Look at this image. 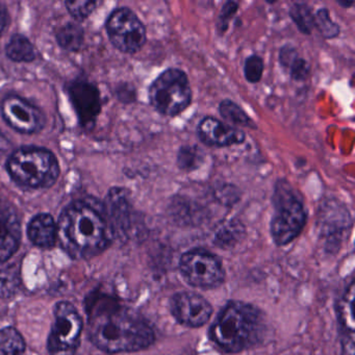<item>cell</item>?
I'll list each match as a JSON object with an SVG mask.
<instances>
[{"mask_svg":"<svg viewBox=\"0 0 355 355\" xmlns=\"http://www.w3.org/2000/svg\"><path fill=\"white\" fill-rule=\"evenodd\" d=\"M107 31L112 44L122 53H138L146 42L144 24L128 8L116 9L110 15Z\"/></svg>","mask_w":355,"mask_h":355,"instance_id":"obj_9","label":"cell"},{"mask_svg":"<svg viewBox=\"0 0 355 355\" xmlns=\"http://www.w3.org/2000/svg\"><path fill=\"white\" fill-rule=\"evenodd\" d=\"M114 238L105 207L96 199L73 201L60 216L58 239L64 251L73 259L101 254Z\"/></svg>","mask_w":355,"mask_h":355,"instance_id":"obj_2","label":"cell"},{"mask_svg":"<svg viewBox=\"0 0 355 355\" xmlns=\"http://www.w3.org/2000/svg\"><path fill=\"white\" fill-rule=\"evenodd\" d=\"M57 40L62 49L68 51H78L84 45L85 33L82 26L69 22L60 28Z\"/></svg>","mask_w":355,"mask_h":355,"instance_id":"obj_18","label":"cell"},{"mask_svg":"<svg viewBox=\"0 0 355 355\" xmlns=\"http://www.w3.org/2000/svg\"><path fill=\"white\" fill-rule=\"evenodd\" d=\"M343 355H355L354 334L345 332L342 336Z\"/></svg>","mask_w":355,"mask_h":355,"instance_id":"obj_31","label":"cell"},{"mask_svg":"<svg viewBox=\"0 0 355 355\" xmlns=\"http://www.w3.org/2000/svg\"><path fill=\"white\" fill-rule=\"evenodd\" d=\"M26 345L21 334L13 327L0 331V355H24Z\"/></svg>","mask_w":355,"mask_h":355,"instance_id":"obj_20","label":"cell"},{"mask_svg":"<svg viewBox=\"0 0 355 355\" xmlns=\"http://www.w3.org/2000/svg\"><path fill=\"white\" fill-rule=\"evenodd\" d=\"M274 211L271 236L278 246L290 244L302 232L307 214L302 200L288 184H278L274 194Z\"/></svg>","mask_w":355,"mask_h":355,"instance_id":"obj_5","label":"cell"},{"mask_svg":"<svg viewBox=\"0 0 355 355\" xmlns=\"http://www.w3.org/2000/svg\"><path fill=\"white\" fill-rule=\"evenodd\" d=\"M20 288V277L17 270L0 268V297L10 298L17 294Z\"/></svg>","mask_w":355,"mask_h":355,"instance_id":"obj_24","label":"cell"},{"mask_svg":"<svg viewBox=\"0 0 355 355\" xmlns=\"http://www.w3.org/2000/svg\"><path fill=\"white\" fill-rule=\"evenodd\" d=\"M199 139L207 146L227 147L244 142L242 130L214 117H205L198 125Z\"/></svg>","mask_w":355,"mask_h":355,"instance_id":"obj_14","label":"cell"},{"mask_svg":"<svg viewBox=\"0 0 355 355\" xmlns=\"http://www.w3.org/2000/svg\"><path fill=\"white\" fill-rule=\"evenodd\" d=\"M10 142L1 132H0V159L9 150Z\"/></svg>","mask_w":355,"mask_h":355,"instance_id":"obj_33","label":"cell"},{"mask_svg":"<svg viewBox=\"0 0 355 355\" xmlns=\"http://www.w3.org/2000/svg\"><path fill=\"white\" fill-rule=\"evenodd\" d=\"M198 148L184 147L178 153V165L182 169L191 170L198 164Z\"/></svg>","mask_w":355,"mask_h":355,"instance_id":"obj_28","label":"cell"},{"mask_svg":"<svg viewBox=\"0 0 355 355\" xmlns=\"http://www.w3.org/2000/svg\"><path fill=\"white\" fill-rule=\"evenodd\" d=\"M70 15L78 21L87 19L96 9L95 1H67L65 3Z\"/></svg>","mask_w":355,"mask_h":355,"instance_id":"obj_26","label":"cell"},{"mask_svg":"<svg viewBox=\"0 0 355 355\" xmlns=\"http://www.w3.org/2000/svg\"><path fill=\"white\" fill-rule=\"evenodd\" d=\"M12 180L30 189H47L55 184L60 176L57 157L49 149L26 146L14 151L7 162Z\"/></svg>","mask_w":355,"mask_h":355,"instance_id":"obj_4","label":"cell"},{"mask_svg":"<svg viewBox=\"0 0 355 355\" xmlns=\"http://www.w3.org/2000/svg\"><path fill=\"white\" fill-rule=\"evenodd\" d=\"M149 101L155 111L168 117H175L192 101V89L188 76L176 68L164 71L149 88Z\"/></svg>","mask_w":355,"mask_h":355,"instance_id":"obj_6","label":"cell"},{"mask_svg":"<svg viewBox=\"0 0 355 355\" xmlns=\"http://www.w3.org/2000/svg\"><path fill=\"white\" fill-rule=\"evenodd\" d=\"M6 53L12 61L17 63H28L36 59V49L33 43L24 35L15 34L10 39Z\"/></svg>","mask_w":355,"mask_h":355,"instance_id":"obj_17","label":"cell"},{"mask_svg":"<svg viewBox=\"0 0 355 355\" xmlns=\"http://www.w3.org/2000/svg\"><path fill=\"white\" fill-rule=\"evenodd\" d=\"M21 223L13 207L0 205V263L11 259L19 248Z\"/></svg>","mask_w":355,"mask_h":355,"instance_id":"obj_15","label":"cell"},{"mask_svg":"<svg viewBox=\"0 0 355 355\" xmlns=\"http://www.w3.org/2000/svg\"><path fill=\"white\" fill-rule=\"evenodd\" d=\"M180 270L184 280L195 288H218L225 279L219 257L203 249L184 253L180 259Z\"/></svg>","mask_w":355,"mask_h":355,"instance_id":"obj_8","label":"cell"},{"mask_svg":"<svg viewBox=\"0 0 355 355\" xmlns=\"http://www.w3.org/2000/svg\"><path fill=\"white\" fill-rule=\"evenodd\" d=\"M315 26H317L321 35L327 39L334 38L340 33V28L338 24L332 21L329 13L326 9L318 11L317 15L315 16Z\"/></svg>","mask_w":355,"mask_h":355,"instance_id":"obj_25","label":"cell"},{"mask_svg":"<svg viewBox=\"0 0 355 355\" xmlns=\"http://www.w3.org/2000/svg\"><path fill=\"white\" fill-rule=\"evenodd\" d=\"M10 16L7 8L0 3V36L3 34L9 26Z\"/></svg>","mask_w":355,"mask_h":355,"instance_id":"obj_32","label":"cell"},{"mask_svg":"<svg viewBox=\"0 0 355 355\" xmlns=\"http://www.w3.org/2000/svg\"><path fill=\"white\" fill-rule=\"evenodd\" d=\"M288 69H290V73L293 78L296 80H302L309 74V66L306 61L298 57L291 64Z\"/></svg>","mask_w":355,"mask_h":355,"instance_id":"obj_29","label":"cell"},{"mask_svg":"<svg viewBox=\"0 0 355 355\" xmlns=\"http://www.w3.org/2000/svg\"><path fill=\"white\" fill-rule=\"evenodd\" d=\"M68 94L80 123L86 128H93L101 110L98 89L86 80H76L68 88Z\"/></svg>","mask_w":355,"mask_h":355,"instance_id":"obj_12","label":"cell"},{"mask_svg":"<svg viewBox=\"0 0 355 355\" xmlns=\"http://www.w3.org/2000/svg\"><path fill=\"white\" fill-rule=\"evenodd\" d=\"M128 196L123 189L114 188L103 203L114 236H125L132 227V207Z\"/></svg>","mask_w":355,"mask_h":355,"instance_id":"obj_13","label":"cell"},{"mask_svg":"<svg viewBox=\"0 0 355 355\" xmlns=\"http://www.w3.org/2000/svg\"><path fill=\"white\" fill-rule=\"evenodd\" d=\"M28 236L31 242L41 248L55 246L58 240V225L49 214L35 216L28 225Z\"/></svg>","mask_w":355,"mask_h":355,"instance_id":"obj_16","label":"cell"},{"mask_svg":"<svg viewBox=\"0 0 355 355\" xmlns=\"http://www.w3.org/2000/svg\"><path fill=\"white\" fill-rule=\"evenodd\" d=\"M170 311L176 321L190 328L205 325L213 315L211 303L194 292H180L170 301Z\"/></svg>","mask_w":355,"mask_h":355,"instance_id":"obj_11","label":"cell"},{"mask_svg":"<svg viewBox=\"0 0 355 355\" xmlns=\"http://www.w3.org/2000/svg\"><path fill=\"white\" fill-rule=\"evenodd\" d=\"M244 227L239 222L230 221L218 228L214 243L220 248H234L244 236Z\"/></svg>","mask_w":355,"mask_h":355,"instance_id":"obj_19","label":"cell"},{"mask_svg":"<svg viewBox=\"0 0 355 355\" xmlns=\"http://www.w3.org/2000/svg\"><path fill=\"white\" fill-rule=\"evenodd\" d=\"M353 301H354V282H351L338 307V319L345 332L354 334V317H353Z\"/></svg>","mask_w":355,"mask_h":355,"instance_id":"obj_22","label":"cell"},{"mask_svg":"<svg viewBox=\"0 0 355 355\" xmlns=\"http://www.w3.org/2000/svg\"><path fill=\"white\" fill-rule=\"evenodd\" d=\"M219 113L224 120L232 125L247 126V128H254V122L245 113L242 107H239L234 101H222L219 105Z\"/></svg>","mask_w":355,"mask_h":355,"instance_id":"obj_21","label":"cell"},{"mask_svg":"<svg viewBox=\"0 0 355 355\" xmlns=\"http://www.w3.org/2000/svg\"><path fill=\"white\" fill-rule=\"evenodd\" d=\"M265 332V317L257 307L230 301L216 317L209 336L225 352L240 353L259 344Z\"/></svg>","mask_w":355,"mask_h":355,"instance_id":"obj_3","label":"cell"},{"mask_svg":"<svg viewBox=\"0 0 355 355\" xmlns=\"http://www.w3.org/2000/svg\"><path fill=\"white\" fill-rule=\"evenodd\" d=\"M238 8V3H232V1L225 3V6L222 8L221 15H220V26H221L222 32H224L227 28L230 19H232V16L236 13Z\"/></svg>","mask_w":355,"mask_h":355,"instance_id":"obj_30","label":"cell"},{"mask_svg":"<svg viewBox=\"0 0 355 355\" xmlns=\"http://www.w3.org/2000/svg\"><path fill=\"white\" fill-rule=\"evenodd\" d=\"M263 72V61L259 55H251L245 61V78L251 84H257L261 80Z\"/></svg>","mask_w":355,"mask_h":355,"instance_id":"obj_27","label":"cell"},{"mask_svg":"<svg viewBox=\"0 0 355 355\" xmlns=\"http://www.w3.org/2000/svg\"><path fill=\"white\" fill-rule=\"evenodd\" d=\"M291 17L303 34L309 35L315 26V16L311 8L303 3H296L291 9Z\"/></svg>","mask_w":355,"mask_h":355,"instance_id":"obj_23","label":"cell"},{"mask_svg":"<svg viewBox=\"0 0 355 355\" xmlns=\"http://www.w3.org/2000/svg\"><path fill=\"white\" fill-rule=\"evenodd\" d=\"M0 112L8 125L20 134H37L44 128V114L17 95L6 97L0 105Z\"/></svg>","mask_w":355,"mask_h":355,"instance_id":"obj_10","label":"cell"},{"mask_svg":"<svg viewBox=\"0 0 355 355\" xmlns=\"http://www.w3.org/2000/svg\"><path fill=\"white\" fill-rule=\"evenodd\" d=\"M85 303L89 338L103 352H137L155 343V331L148 322L120 306L111 297L91 293Z\"/></svg>","mask_w":355,"mask_h":355,"instance_id":"obj_1","label":"cell"},{"mask_svg":"<svg viewBox=\"0 0 355 355\" xmlns=\"http://www.w3.org/2000/svg\"><path fill=\"white\" fill-rule=\"evenodd\" d=\"M55 321L47 340L51 355H73L80 345L83 319L71 303L62 301L53 309Z\"/></svg>","mask_w":355,"mask_h":355,"instance_id":"obj_7","label":"cell"}]
</instances>
